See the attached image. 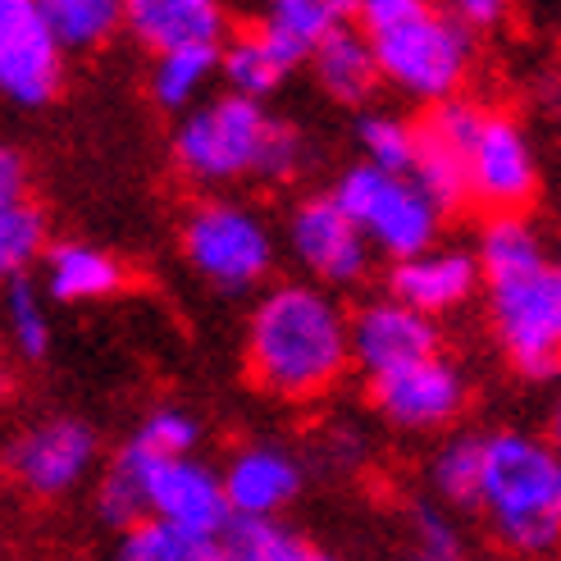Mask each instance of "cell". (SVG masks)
Returning a JSON list of instances; mask_svg holds the SVG:
<instances>
[{
  "mask_svg": "<svg viewBox=\"0 0 561 561\" xmlns=\"http://www.w3.org/2000/svg\"><path fill=\"white\" fill-rule=\"evenodd\" d=\"M489 320L507 360L525 379L561 375V261L520 215H493L480 233Z\"/></svg>",
  "mask_w": 561,
  "mask_h": 561,
  "instance_id": "6da1fadb",
  "label": "cell"
},
{
  "mask_svg": "<svg viewBox=\"0 0 561 561\" xmlns=\"http://www.w3.org/2000/svg\"><path fill=\"white\" fill-rule=\"evenodd\" d=\"M352 360V320L311 284L261 297L247 324V370L278 398H320Z\"/></svg>",
  "mask_w": 561,
  "mask_h": 561,
  "instance_id": "7a4b0ae2",
  "label": "cell"
},
{
  "mask_svg": "<svg viewBox=\"0 0 561 561\" xmlns=\"http://www.w3.org/2000/svg\"><path fill=\"white\" fill-rule=\"evenodd\" d=\"M379 73L420 101H453L470 69V33L453 10H434L420 0H366L360 5Z\"/></svg>",
  "mask_w": 561,
  "mask_h": 561,
  "instance_id": "3957f363",
  "label": "cell"
},
{
  "mask_svg": "<svg viewBox=\"0 0 561 561\" xmlns=\"http://www.w3.org/2000/svg\"><path fill=\"white\" fill-rule=\"evenodd\" d=\"M480 512L512 552H552L561 543V453L529 434H489Z\"/></svg>",
  "mask_w": 561,
  "mask_h": 561,
  "instance_id": "277c9868",
  "label": "cell"
},
{
  "mask_svg": "<svg viewBox=\"0 0 561 561\" xmlns=\"http://www.w3.org/2000/svg\"><path fill=\"white\" fill-rule=\"evenodd\" d=\"M274 115H265L261 101H247L224 92L192 110L187 124L174 137L179 170L196 183H229V179H261L265 151L274 137Z\"/></svg>",
  "mask_w": 561,
  "mask_h": 561,
  "instance_id": "5b68a950",
  "label": "cell"
},
{
  "mask_svg": "<svg viewBox=\"0 0 561 561\" xmlns=\"http://www.w3.org/2000/svg\"><path fill=\"white\" fill-rule=\"evenodd\" d=\"M339 206L356 219V229L366 233L379 251H388L392 261H411L420 251L434 247L443 210L415 187L407 174H383L375 164H352V170L333 187Z\"/></svg>",
  "mask_w": 561,
  "mask_h": 561,
  "instance_id": "8992f818",
  "label": "cell"
},
{
  "mask_svg": "<svg viewBox=\"0 0 561 561\" xmlns=\"http://www.w3.org/2000/svg\"><path fill=\"white\" fill-rule=\"evenodd\" d=\"M183 251L215 288L242 293L270 274L274 238L251 210H242L233 202H206L187 215Z\"/></svg>",
  "mask_w": 561,
  "mask_h": 561,
  "instance_id": "52a82bcc",
  "label": "cell"
},
{
  "mask_svg": "<svg viewBox=\"0 0 561 561\" xmlns=\"http://www.w3.org/2000/svg\"><path fill=\"white\" fill-rule=\"evenodd\" d=\"M466 183H470V202H480L497 215H516L535 196L539 164L516 119L480 110L466 147Z\"/></svg>",
  "mask_w": 561,
  "mask_h": 561,
  "instance_id": "ba28073f",
  "label": "cell"
},
{
  "mask_svg": "<svg viewBox=\"0 0 561 561\" xmlns=\"http://www.w3.org/2000/svg\"><path fill=\"white\" fill-rule=\"evenodd\" d=\"M128 453H137V447H128ZM137 461H142L147 520L174 525V529L196 535V539H215L219 529L229 525L233 507H229V493H224V474H215L210 466H202L196 457L151 461V457L137 453Z\"/></svg>",
  "mask_w": 561,
  "mask_h": 561,
  "instance_id": "9c48e42d",
  "label": "cell"
},
{
  "mask_svg": "<svg viewBox=\"0 0 561 561\" xmlns=\"http://www.w3.org/2000/svg\"><path fill=\"white\" fill-rule=\"evenodd\" d=\"M65 82V46L33 0H0V92L19 105H46Z\"/></svg>",
  "mask_w": 561,
  "mask_h": 561,
  "instance_id": "30bf717a",
  "label": "cell"
},
{
  "mask_svg": "<svg viewBox=\"0 0 561 561\" xmlns=\"http://www.w3.org/2000/svg\"><path fill=\"white\" fill-rule=\"evenodd\" d=\"M474 119H480V105L470 101H443L434 105L425 119L415 124V164L411 179L415 187L430 196V202L447 215L461 202H470V183H466V147Z\"/></svg>",
  "mask_w": 561,
  "mask_h": 561,
  "instance_id": "8fae6325",
  "label": "cell"
},
{
  "mask_svg": "<svg viewBox=\"0 0 561 561\" xmlns=\"http://www.w3.org/2000/svg\"><path fill=\"white\" fill-rule=\"evenodd\" d=\"M293 256L311 270L320 284H356L370 265V242L356 219L339 206V196H311L288 219Z\"/></svg>",
  "mask_w": 561,
  "mask_h": 561,
  "instance_id": "7c38bea8",
  "label": "cell"
},
{
  "mask_svg": "<svg viewBox=\"0 0 561 561\" xmlns=\"http://www.w3.org/2000/svg\"><path fill=\"white\" fill-rule=\"evenodd\" d=\"M438 356V329L430 316L411 311L402 301H370L366 311L352 320V360L370 379L420 366V360Z\"/></svg>",
  "mask_w": 561,
  "mask_h": 561,
  "instance_id": "4fadbf2b",
  "label": "cell"
},
{
  "mask_svg": "<svg viewBox=\"0 0 561 561\" xmlns=\"http://www.w3.org/2000/svg\"><path fill=\"white\" fill-rule=\"evenodd\" d=\"M92 457H96V434L82 420L65 415V420H46V425L27 430L10 447V470L27 493L60 497L92 470Z\"/></svg>",
  "mask_w": 561,
  "mask_h": 561,
  "instance_id": "5bb4252c",
  "label": "cell"
},
{
  "mask_svg": "<svg viewBox=\"0 0 561 561\" xmlns=\"http://www.w3.org/2000/svg\"><path fill=\"white\" fill-rule=\"evenodd\" d=\"M370 398L392 425L434 430V425H447V420L461 411L466 383H461L457 366H447L443 356H434V360H420V366L370 379Z\"/></svg>",
  "mask_w": 561,
  "mask_h": 561,
  "instance_id": "9a60e30c",
  "label": "cell"
},
{
  "mask_svg": "<svg viewBox=\"0 0 561 561\" xmlns=\"http://www.w3.org/2000/svg\"><path fill=\"white\" fill-rule=\"evenodd\" d=\"M388 288L392 301L411 306L420 316H443V311H457V306L480 288V261L466 256V251H420L411 261H398L388 274Z\"/></svg>",
  "mask_w": 561,
  "mask_h": 561,
  "instance_id": "2e32d148",
  "label": "cell"
},
{
  "mask_svg": "<svg viewBox=\"0 0 561 561\" xmlns=\"http://www.w3.org/2000/svg\"><path fill=\"white\" fill-rule=\"evenodd\" d=\"M224 493H229L233 516L274 520L301 493V461L288 447H274V443L242 447L229 461V470H224Z\"/></svg>",
  "mask_w": 561,
  "mask_h": 561,
  "instance_id": "e0dca14e",
  "label": "cell"
},
{
  "mask_svg": "<svg viewBox=\"0 0 561 561\" xmlns=\"http://www.w3.org/2000/svg\"><path fill=\"white\" fill-rule=\"evenodd\" d=\"M124 23L156 55L187 46H224V10L215 0H133V5H124Z\"/></svg>",
  "mask_w": 561,
  "mask_h": 561,
  "instance_id": "ac0fdd59",
  "label": "cell"
},
{
  "mask_svg": "<svg viewBox=\"0 0 561 561\" xmlns=\"http://www.w3.org/2000/svg\"><path fill=\"white\" fill-rule=\"evenodd\" d=\"M343 23H347V5H339V0H278V5L265 10L256 33L278 55V65L293 73L301 60H316V50Z\"/></svg>",
  "mask_w": 561,
  "mask_h": 561,
  "instance_id": "d6986e66",
  "label": "cell"
},
{
  "mask_svg": "<svg viewBox=\"0 0 561 561\" xmlns=\"http://www.w3.org/2000/svg\"><path fill=\"white\" fill-rule=\"evenodd\" d=\"M316 78H320V88L333 96V101H343V105H366L379 88V60H375V50L366 42V33L352 23H343L339 33H333L320 50H316Z\"/></svg>",
  "mask_w": 561,
  "mask_h": 561,
  "instance_id": "ffe728a7",
  "label": "cell"
},
{
  "mask_svg": "<svg viewBox=\"0 0 561 561\" xmlns=\"http://www.w3.org/2000/svg\"><path fill=\"white\" fill-rule=\"evenodd\" d=\"M124 270L115 256L88 247V242H60L46 256V288L55 301H101L119 293Z\"/></svg>",
  "mask_w": 561,
  "mask_h": 561,
  "instance_id": "44dd1931",
  "label": "cell"
},
{
  "mask_svg": "<svg viewBox=\"0 0 561 561\" xmlns=\"http://www.w3.org/2000/svg\"><path fill=\"white\" fill-rule=\"evenodd\" d=\"M224 46H187V50H170L156 55L151 65V96L164 110H183L196 101V92L210 82V73L219 69Z\"/></svg>",
  "mask_w": 561,
  "mask_h": 561,
  "instance_id": "7402d4cb",
  "label": "cell"
},
{
  "mask_svg": "<svg viewBox=\"0 0 561 561\" xmlns=\"http://www.w3.org/2000/svg\"><path fill=\"white\" fill-rule=\"evenodd\" d=\"M434 489L443 502L480 512L484 493V434H461L434 457Z\"/></svg>",
  "mask_w": 561,
  "mask_h": 561,
  "instance_id": "603a6c76",
  "label": "cell"
},
{
  "mask_svg": "<svg viewBox=\"0 0 561 561\" xmlns=\"http://www.w3.org/2000/svg\"><path fill=\"white\" fill-rule=\"evenodd\" d=\"M219 73L229 78L233 96H247V101H261V96L278 92V82L288 78V69L278 65V55L261 42L256 27L224 46V55H219Z\"/></svg>",
  "mask_w": 561,
  "mask_h": 561,
  "instance_id": "cb8c5ba5",
  "label": "cell"
},
{
  "mask_svg": "<svg viewBox=\"0 0 561 561\" xmlns=\"http://www.w3.org/2000/svg\"><path fill=\"white\" fill-rule=\"evenodd\" d=\"M301 543V535L284 529L278 520L261 516H229V525L210 539L215 561H288V552Z\"/></svg>",
  "mask_w": 561,
  "mask_h": 561,
  "instance_id": "d4e9b609",
  "label": "cell"
},
{
  "mask_svg": "<svg viewBox=\"0 0 561 561\" xmlns=\"http://www.w3.org/2000/svg\"><path fill=\"white\" fill-rule=\"evenodd\" d=\"M46 23L65 50H92L119 27L124 10L115 0H46Z\"/></svg>",
  "mask_w": 561,
  "mask_h": 561,
  "instance_id": "484cf974",
  "label": "cell"
},
{
  "mask_svg": "<svg viewBox=\"0 0 561 561\" xmlns=\"http://www.w3.org/2000/svg\"><path fill=\"white\" fill-rule=\"evenodd\" d=\"M115 561H215V552H210V539L183 535V529L160 520H142L124 529Z\"/></svg>",
  "mask_w": 561,
  "mask_h": 561,
  "instance_id": "4316f807",
  "label": "cell"
},
{
  "mask_svg": "<svg viewBox=\"0 0 561 561\" xmlns=\"http://www.w3.org/2000/svg\"><path fill=\"white\" fill-rule=\"evenodd\" d=\"M42 242H46V219L33 206V196L0 206V278H5V284H14L23 265L37 261Z\"/></svg>",
  "mask_w": 561,
  "mask_h": 561,
  "instance_id": "83f0119b",
  "label": "cell"
},
{
  "mask_svg": "<svg viewBox=\"0 0 561 561\" xmlns=\"http://www.w3.org/2000/svg\"><path fill=\"white\" fill-rule=\"evenodd\" d=\"M356 142L366 164L383 174H407L411 179V164H415V124L398 119V115H366L356 124Z\"/></svg>",
  "mask_w": 561,
  "mask_h": 561,
  "instance_id": "f1b7e54d",
  "label": "cell"
},
{
  "mask_svg": "<svg viewBox=\"0 0 561 561\" xmlns=\"http://www.w3.org/2000/svg\"><path fill=\"white\" fill-rule=\"evenodd\" d=\"M5 329H10V343L23 352V356H46L50 347V316L37 297V288L27 278H14L5 288Z\"/></svg>",
  "mask_w": 561,
  "mask_h": 561,
  "instance_id": "f546056e",
  "label": "cell"
},
{
  "mask_svg": "<svg viewBox=\"0 0 561 561\" xmlns=\"http://www.w3.org/2000/svg\"><path fill=\"white\" fill-rule=\"evenodd\" d=\"M196 438H202V430H196V420L183 415V411H151L142 425H137V434L128 438V447H137L142 457L151 461H170V457H187Z\"/></svg>",
  "mask_w": 561,
  "mask_h": 561,
  "instance_id": "4dcf8cb0",
  "label": "cell"
},
{
  "mask_svg": "<svg viewBox=\"0 0 561 561\" xmlns=\"http://www.w3.org/2000/svg\"><path fill=\"white\" fill-rule=\"evenodd\" d=\"M415 561H461L457 529L434 507H415Z\"/></svg>",
  "mask_w": 561,
  "mask_h": 561,
  "instance_id": "1f68e13d",
  "label": "cell"
},
{
  "mask_svg": "<svg viewBox=\"0 0 561 561\" xmlns=\"http://www.w3.org/2000/svg\"><path fill=\"white\" fill-rule=\"evenodd\" d=\"M297 164H301V133L288 119H278L274 124V137H270V151H265L261 179H288Z\"/></svg>",
  "mask_w": 561,
  "mask_h": 561,
  "instance_id": "d6a6232c",
  "label": "cell"
},
{
  "mask_svg": "<svg viewBox=\"0 0 561 561\" xmlns=\"http://www.w3.org/2000/svg\"><path fill=\"white\" fill-rule=\"evenodd\" d=\"M23 196H27V170H23V160H19V151L0 147V206L23 202Z\"/></svg>",
  "mask_w": 561,
  "mask_h": 561,
  "instance_id": "836d02e7",
  "label": "cell"
},
{
  "mask_svg": "<svg viewBox=\"0 0 561 561\" xmlns=\"http://www.w3.org/2000/svg\"><path fill=\"white\" fill-rule=\"evenodd\" d=\"M453 14H457V23L470 33V27H489V23H497L502 5H497V0H461V5H453Z\"/></svg>",
  "mask_w": 561,
  "mask_h": 561,
  "instance_id": "e575fe53",
  "label": "cell"
},
{
  "mask_svg": "<svg viewBox=\"0 0 561 561\" xmlns=\"http://www.w3.org/2000/svg\"><path fill=\"white\" fill-rule=\"evenodd\" d=\"M288 561H339V557H333V552H324V548H316V543H297L293 552H288Z\"/></svg>",
  "mask_w": 561,
  "mask_h": 561,
  "instance_id": "d590c367",
  "label": "cell"
},
{
  "mask_svg": "<svg viewBox=\"0 0 561 561\" xmlns=\"http://www.w3.org/2000/svg\"><path fill=\"white\" fill-rule=\"evenodd\" d=\"M548 443L561 453V398H557V407H552V420H548Z\"/></svg>",
  "mask_w": 561,
  "mask_h": 561,
  "instance_id": "8d00e7d4",
  "label": "cell"
}]
</instances>
